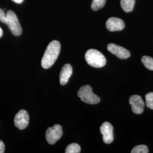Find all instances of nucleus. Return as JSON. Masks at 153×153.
<instances>
[{
  "label": "nucleus",
  "instance_id": "obj_1",
  "mask_svg": "<svg viewBox=\"0 0 153 153\" xmlns=\"http://www.w3.org/2000/svg\"><path fill=\"white\" fill-rule=\"evenodd\" d=\"M60 50L61 44L57 40L52 41L48 44L42 60V66L44 69H49L55 64Z\"/></svg>",
  "mask_w": 153,
  "mask_h": 153
},
{
  "label": "nucleus",
  "instance_id": "obj_2",
  "mask_svg": "<svg viewBox=\"0 0 153 153\" xmlns=\"http://www.w3.org/2000/svg\"><path fill=\"white\" fill-rule=\"evenodd\" d=\"M0 22L6 24L14 35L19 36L22 33L21 26L14 11L8 10L5 14L2 9H0Z\"/></svg>",
  "mask_w": 153,
  "mask_h": 153
},
{
  "label": "nucleus",
  "instance_id": "obj_3",
  "mask_svg": "<svg viewBox=\"0 0 153 153\" xmlns=\"http://www.w3.org/2000/svg\"><path fill=\"white\" fill-rule=\"evenodd\" d=\"M85 60L89 65L96 68H102L106 64L104 55L97 49L88 50L85 54Z\"/></svg>",
  "mask_w": 153,
  "mask_h": 153
},
{
  "label": "nucleus",
  "instance_id": "obj_4",
  "mask_svg": "<svg viewBox=\"0 0 153 153\" xmlns=\"http://www.w3.org/2000/svg\"><path fill=\"white\" fill-rule=\"evenodd\" d=\"M77 95L83 102L87 104H98L100 101L98 96L93 93L92 88L90 85L82 86L78 90Z\"/></svg>",
  "mask_w": 153,
  "mask_h": 153
},
{
  "label": "nucleus",
  "instance_id": "obj_5",
  "mask_svg": "<svg viewBox=\"0 0 153 153\" xmlns=\"http://www.w3.org/2000/svg\"><path fill=\"white\" fill-rule=\"evenodd\" d=\"M62 129L61 126L56 124L52 128H48L45 133L46 140L50 145H53L60 139L62 136Z\"/></svg>",
  "mask_w": 153,
  "mask_h": 153
},
{
  "label": "nucleus",
  "instance_id": "obj_6",
  "mask_svg": "<svg viewBox=\"0 0 153 153\" xmlns=\"http://www.w3.org/2000/svg\"><path fill=\"white\" fill-rule=\"evenodd\" d=\"M29 123V115L26 110H20L14 117V125L19 129L23 130L27 128Z\"/></svg>",
  "mask_w": 153,
  "mask_h": 153
},
{
  "label": "nucleus",
  "instance_id": "obj_7",
  "mask_svg": "<svg viewBox=\"0 0 153 153\" xmlns=\"http://www.w3.org/2000/svg\"><path fill=\"white\" fill-rule=\"evenodd\" d=\"M107 49L111 53L121 60L127 59L131 56V53L128 49L116 44L113 43L108 44Z\"/></svg>",
  "mask_w": 153,
  "mask_h": 153
},
{
  "label": "nucleus",
  "instance_id": "obj_8",
  "mask_svg": "<svg viewBox=\"0 0 153 153\" xmlns=\"http://www.w3.org/2000/svg\"><path fill=\"white\" fill-rule=\"evenodd\" d=\"M129 102L134 114L140 115L143 113L145 108V103L141 96L138 95H132L130 97Z\"/></svg>",
  "mask_w": 153,
  "mask_h": 153
},
{
  "label": "nucleus",
  "instance_id": "obj_9",
  "mask_svg": "<svg viewBox=\"0 0 153 153\" xmlns=\"http://www.w3.org/2000/svg\"><path fill=\"white\" fill-rule=\"evenodd\" d=\"M104 143L109 144L114 141V128L109 122H104L100 128Z\"/></svg>",
  "mask_w": 153,
  "mask_h": 153
},
{
  "label": "nucleus",
  "instance_id": "obj_10",
  "mask_svg": "<svg viewBox=\"0 0 153 153\" xmlns=\"http://www.w3.org/2000/svg\"><path fill=\"white\" fill-rule=\"evenodd\" d=\"M106 27L107 30L111 31H121L125 27L124 22L120 18L116 17H111L106 22Z\"/></svg>",
  "mask_w": 153,
  "mask_h": 153
},
{
  "label": "nucleus",
  "instance_id": "obj_11",
  "mask_svg": "<svg viewBox=\"0 0 153 153\" xmlns=\"http://www.w3.org/2000/svg\"><path fill=\"white\" fill-rule=\"evenodd\" d=\"M73 73L72 66L69 64H66L62 66L60 74V82L61 85H66Z\"/></svg>",
  "mask_w": 153,
  "mask_h": 153
},
{
  "label": "nucleus",
  "instance_id": "obj_12",
  "mask_svg": "<svg viewBox=\"0 0 153 153\" xmlns=\"http://www.w3.org/2000/svg\"><path fill=\"white\" fill-rule=\"evenodd\" d=\"M120 5L124 11L129 13L133 10L135 0H121Z\"/></svg>",
  "mask_w": 153,
  "mask_h": 153
},
{
  "label": "nucleus",
  "instance_id": "obj_13",
  "mask_svg": "<svg viewBox=\"0 0 153 153\" xmlns=\"http://www.w3.org/2000/svg\"><path fill=\"white\" fill-rule=\"evenodd\" d=\"M143 65L150 71H153V58L148 56H144L141 59Z\"/></svg>",
  "mask_w": 153,
  "mask_h": 153
},
{
  "label": "nucleus",
  "instance_id": "obj_14",
  "mask_svg": "<svg viewBox=\"0 0 153 153\" xmlns=\"http://www.w3.org/2000/svg\"><path fill=\"white\" fill-rule=\"evenodd\" d=\"M66 153H79L81 152V147L76 143H73L67 146L65 149Z\"/></svg>",
  "mask_w": 153,
  "mask_h": 153
},
{
  "label": "nucleus",
  "instance_id": "obj_15",
  "mask_svg": "<svg viewBox=\"0 0 153 153\" xmlns=\"http://www.w3.org/2000/svg\"><path fill=\"white\" fill-rule=\"evenodd\" d=\"M106 0H93L91 4V9L94 11H98L104 7Z\"/></svg>",
  "mask_w": 153,
  "mask_h": 153
},
{
  "label": "nucleus",
  "instance_id": "obj_16",
  "mask_svg": "<svg viewBox=\"0 0 153 153\" xmlns=\"http://www.w3.org/2000/svg\"><path fill=\"white\" fill-rule=\"evenodd\" d=\"M131 153H148L149 149L146 145H140L134 147L131 151Z\"/></svg>",
  "mask_w": 153,
  "mask_h": 153
},
{
  "label": "nucleus",
  "instance_id": "obj_17",
  "mask_svg": "<svg viewBox=\"0 0 153 153\" xmlns=\"http://www.w3.org/2000/svg\"><path fill=\"white\" fill-rule=\"evenodd\" d=\"M146 105L148 108L153 109V92L148 93L145 96Z\"/></svg>",
  "mask_w": 153,
  "mask_h": 153
},
{
  "label": "nucleus",
  "instance_id": "obj_18",
  "mask_svg": "<svg viewBox=\"0 0 153 153\" xmlns=\"http://www.w3.org/2000/svg\"><path fill=\"white\" fill-rule=\"evenodd\" d=\"M5 146L4 142L1 140H0V153H4L5 152Z\"/></svg>",
  "mask_w": 153,
  "mask_h": 153
},
{
  "label": "nucleus",
  "instance_id": "obj_19",
  "mask_svg": "<svg viewBox=\"0 0 153 153\" xmlns=\"http://www.w3.org/2000/svg\"><path fill=\"white\" fill-rule=\"evenodd\" d=\"M12 1L16 4H21L23 1V0H12Z\"/></svg>",
  "mask_w": 153,
  "mask_h": 153
},
{
  "label": "nucleus",
  "instance_id": "obj_20",
  "mask_svg": "<svg viewBox=\"0 0 153 153\" xmlns=\"http://www.w3.org/2000/svg\"><path fill=\"white\" fill-rule=\"evenodd\" d=\"M2 35H3V31H2V28L0 27V38L2 36Z\"/></svg>",
  "mask_w": 153,
  "mask_h": 153
}]
</instances>
